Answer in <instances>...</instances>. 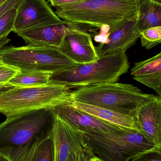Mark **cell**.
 I'll return each mask as SVG.
<instances>
[{"label": "cell", "instance_id": "6da1fadb", "mask_svg": "<svg viewBox=\"0 0 161 161\" xmlns=\"http://www.w3.org/2000/svg\"><path fill=\"white\" fill-rule=\"evenodd\" d=\"M53 109H41L7 116L0 124V155L10 161H25L35 144L50 132Z\"/></svg>", "mask_w": 161, "mask_h": 161}, {"label": "cell", "instance_id": "7a4b0ae2", "mask_svg": "<svg viewBox=\"0 0 161 161\" xmlns=\"http://www.w3.org/2000/svg\"><path fill=\"white\" fill-rule=\"evenodd\" d=\"M60 19L68 23L113 30L136 16V0H85L56 8Z\"/></svg>", "mask_w": 161, "mask_h": 161}, {"label": "cell", "instance_id": "3957f363", "mask_svg": "<svg viewBox=\"0 0 161 161\" xmlns=\"http://www.w3.org/2000/svg\"><path fill=\"white\" fill-rule=\"evenodd\" d=\"M132 84L109 82L80 87L72 92L74 101L136 117L139 109L156 97Z\"/></svg>", "mask_w": 161, "mask_h": 161}, {"label": "cell", "instance_id": "277c9868", "mask_svg": "<svg viewBox=\"0 0 161 161\" xmlns=\"http://www.w3.org/2000/svg\"><path fill=\"white\" fill-rule=\"evenodd\" d=\"M84 140L95 157L103 161H130L159 146L139 130L121 128L110 133L83 132Z\"/></svg>", "mask_w": 161, "mask_h": 161}, {"label": "cell", "instance_id": "5b68a950", "mask_svg": "<svg viewBox=\"0 0 161 161\" xmlns=\"http://www.w3.org/2000/svg\"><path fill=\"white\" fill-rule=\"evenodd\" d=\"M130 63L126 51L99 57L97 60L51 75L50 83L80 88L116 82L126 73Z\"/></svg>", "mask_w": 161, "mask_h": 161}, {"label": "cell", "instance_id": "8992f818", "mask_svg": "<svg viewBox=\"0 0 161 161\" xmlns=\"http://www.w3.org/2000/svg\"><path fill=\"white\" fill-rule=\"evenodd\" d=\"M72 92L68 86L52 83L37 87H16L0 94V113L7 117L71 104L74 101Z\"/></svg>", "mask_w": 161, "mask_h": 161}, {"label": "cell", "instance_id": "52a82bcc", "mask_svg": "<svg viewBox=\"0 0 161 161\" xmlns=\"http://www.w3.org/2000/svg\"><path fill=\"white\" fill-rule=\"evenodd\" d=\"M0 60L21 71L51 75L77 65L57 47L33 44L1 49Z\"/></svg>", "mask_w": 161, "mask_h": 161}, {"label": "cell", "instance_id": "ba28073f", "mask_svg": "<svg viewBox=\"0 0 161 161\" xmlns=\"http://www.w3.org/2000/svg\"><path fill=\"white\" fill-rule=\"evenodd\" d=\"M67 22L59 18L46 0H23L17 8L13 32L55 25Z\"/></svg>", "mask_w": 161, "mask_h": 161}, {"label": "cell", "instance_id": "9c48e42d", "mask_svg": "<svg viewBox=\"0 0 161 161\" xmlns=\"http://www.w3.org/2000/svg\"><path fill=\"white\" fill-rule=\"evenodd\" d=\"M60 52L77 64L92 62L99 58L92 36L78 25L69 23Z\"/></svg>", "mask_w": 161, "mask_h": 161}, {"label": "cell", "instance_id": "30bf717a", "mask_svg": "<svg viewBox=\"0 0 161 161\" xmlns=\"http://www.w3.org/2000/svg\"><path fill=\"white\" fill-rule=\"evenodd\" d=\"M51 136L53 147V161H68L72 152L85 143L83 132L55 113Z\"/></svg>", "mask_w": 161, "mask_h": 161}, {"label": "cell", "instance_id": "8fae6325", "mask_svg": "<svg viewBox=\"0 0 161 161\" xmlns=\"http://www.w3.org/2000/svg\"><path fill=\"white\" fill-rule=\"evenodd\" d=\"M140 34L136 15L131 19L108 31L106 39L96 47L98 56L126 51L136 43Z\"/></svg>", "mask_w": 161, "mask_h": 161}, {"label": "cell", "instance_id": "7c38bea8", "mask_svg": "<svg viewBox=\"0 0 161 161\" xmlns=\"http://www.w3.org/2000/svg\"><path fill=\"white\" fill-rule=\"evenodd\" d=\"M53 111L62 119L83 132L95 131L110 133L121 128L77 109L71 104L57 106Z\"/></svg>", "mask_w": 161, "mask_h": 161}, {"label": "cell", "instance_id": "4fadbf2b", "mask_svg": "<svg viewBox=\"0 0 161 161\" xmlns=\"http://www.w3.org/2000/svg\"><path fill=\"white\" fill-rule=\"evenodd\" d=\"M135 117L139 131L158 144L161 130V97L157 96L142 106Z\"/></svg>", "mask_w": 161, "mask_h": 161}, {"label": "cell", "instance_id": "5bb4252c", "mask_svg": "<svg viewBox=\"0 0 161 161\" xmlns=\"http://www.w3.org/2000/svg\"><path fill=\"white\" fill-rule=\"evenodd\" d=\"M69 23L28 29L17 33L26 43L59 48L66 36Z\"/></svg>", "mask_w": 161, "mask_h": 161}, {"label": "cell", "instance_id": "9a60e30c", "mask_svg": "<svg viewBox=\"0 0 161 161\" xmlns=\"http://www.w3.org/2000/svg\"><path fill=\"white\" fill-rule=\"evenodd\" d=\"M130 74L134 80L158 92L161 87V52L153 57L135 63Z\"/></svg>", "mask_w": 161, "mask_h": 161}, {"label": "cell", "instance_id": "2e32d148", "mask_svg": "<svg viewBox=\"0 0 161 161\" xmlns=\"http://www.w3.org/2000/svg\"><path fill=\"white\" fill-rule=\"evenodd\" d=\"M71 105L77 109L82 111L106 123L125 128L139 130L136 117L123 114L105 108L84 104L74 101Z\"/></svg>", "mask_w": 161, "mask_h": 161}, {"label": "cell", "instance_id": "e0dca14e", "mask_svg": "<svg viewBox=\"0 0 161 161\" xmlns=\"http://www.w3.org/2000/svg\"><path fill=\"white\" fill-rule=\"evenodd\" d=\"M136 20L140 32L161 26V3L154 0H136Z\"/></svg>", "mask_w": 161, "mask_h": 161}, {"label": "cell", "instance_id": "ac0fdd59", "mask_svg": "<svg viewBox=\"0 0 161 161\" xmlns=\"http://www.w3.org/2000/svg\"><path fill=\"white\" fill-rule=\"evenodd\" d=\"M51 76L46 73L20 70L8 82L16 87H37L49 84Z\"/></svg>", "mask_w": 161, "mask_h": 161}, {"label": "cell", "instance_id": "d6986e66", "mask_svg": "<svg viewBox=\"0 0 161 161\" xmlns=\"http://www.w3.org/2000/svg\"><path fill=\"white\" fill-rule=\"evenodd\" d=\"M25 161H53V147L51 131L36 142Z\"/></svg>", "mask_w": 161, "mask_h": 161}, {"label": "cell", "instance_id": "ffe728a7", "mask_svg": "<svg viewBox=\"0 0 161 161\" xmlns=\"http://www.w3.org/2000/svg\"><path fill=\"white\" fill-rule=\"evenodd\" d=\"M17 13V8H13L0 17V50L10 41L7 37L13 32Z\"/></svg>", "mask_w": 161, "mask_h": 161}, {"label": "cell", "instance_id": "44dd1931", "mask_svg": "<svg viewBox=\"0 0 161 161\" xmlns=\"http://www.w3.org/2000/svg\"><path fill=\"white\" fill-rule=\"evenodd\" d=\"M142 46L149 50L161 43V26L151 27L140 34Z\"/></svg>", "mask_w": 161, "mask_h": 161}, {"label": "cell", "instance_id": "7402d4cb", "mask_svg": "<svg viewBox=\"0 0 161 161\" xmlns=\"http://www.w3.org/2000/svg\"><path fill=\"white\" fill-rule=\"evenodd\" d=\"M20 71L18 68L8 65L0 60V82H8Z\"/></svg>", "mask_w": 161, "mask_h": 161}, {"label": "cell", "instance_id": "603a6c76", "mask_svg": "<svg viewBox=\"0 0 161 161\" xmlns=\"http://www.w3.org/2000/svg\"><path fill=\"white\" fill-rule=\"evenodd\" d=\"M75 161H90L95 157L86 142L80 148L75 151Z\"/></svg>", "mask_w": 161, "mask_h": 161}, {"label": "cell", "instance_id": "cb8c5ba5", "mask_svg": "<svg viewBox=\"0 0 161 161\" xmlns=\"http://www.w3.org/2000/svg\"><path fill=\"white\" fill-rule=\"evenodd\" d=\"M130 161H161V151L159 147L145 152Z\"/></svg>", "mask_w": 161, "mask_h": 161}, {"label": "cell", "instance_id": "d4e9b609", "mask_svg": "<svg viewBox=\"0 0 161 161\" xmlns=\"http://www.w3.org/2000/svg\"><path fill=\"white\" fill-rule=\"evenodd\" d=\"M52 6L57 8L62 6L74 4L84 2L85 0H48Z\"/></svg>", "mask_w": 161, "mask_h": 161}, {"label": "cell", "instance_id": "484cf974", "mask_svg": "<svg viewBox=\"0 0 161 161\" xmlns=\"http://www.w3.org/2000/svg\"><path fill=\"white\" fill-rule=\"evenodd\" d=\"M15 87H16V86L10 84L8 82H0V94Z\"/></svg>", "mask_w": 161, "mask_h": 161}, {"label": "cell", "instance_id": "4316f807", "mask_svg": "<svg viewBox=\"0 0 161 161\" xmlns=\"http://www.w3.org/2000/svg\"><path fill=\"white\" fill-rule=\"evenodd\" d=\"M78 149H79V148H78ZM76 150H77V149H76ZM76 150H75V151H76ZM75 151L72 152L68 161H75Z\"/></svg>", "mask_w": 161, "mask_h": 161}, {"label": "cell", "instance_id": "83f0119b", "mask_svg": "<svg viewBox=\"0 0 161 161\" xmlns=\"http://www.w3.org/2000/svg\"><path fill=\"white\" fill-rule=\"evenodd\" d=\"M158 144L159 146V149L161 151V130L159 136L158 141Z\"/></svg>", "mask_w": 161, "mask_h": 161}, {"label": "cell", "instance_id": "f1b7e54d", "mask_svg": "<svg viewBox=\"0 0 161 161\" xmlns=\"http://www.w3.org/2000/svg\"><path fill=\"white\" fill-rule=\"evenodd\" d=\"M0 161H10L7 159L6 158L4 157L2 155H0Z\"/></svg>", "mask_w": 161, "mask_h": 161}, {"label": "cell", "instance_id": "f546056e", "mask_svg": "<svg viewBox=\"0 0 161 161\" xmlns=\"http://www.w3.org/2000/svg\"><path fill=\"white\" fill-rule=\"evenodd\" d=\"M90 161H103L100 160V159L98 158H96V157H94L92 158L91 159Z\"/></svg>", "mask_w": 161, "mask_h": 161}, {"label": "cell", "instance_id": "4dcf8cb0", "mask_svg": "<svg viewBox=\"0 0 161 161\" xmlns=\"http://www.w3.org/2000/svg\"><path fill=\"white\" fill-rule=\"evenodd\" d=\"M158 93V94L159 95V96L160 97H161V87L160 88V89H159L158 91L157 92Z\"/></svg>", "mask_w": 161, "mask_h": 161}, {"label": "cell", "instance_id": "1f68e13d", "mask_svg": "<svg viewBox=\"0 0 161 161\" xmlns=\"http://www.w3.org/2000/svg\"><path fill=\"white\" fill-rule=\"evenodd\" d=\"M6 0H0V6L4 3V2H5Z\"/></svg>", "mask_w": 161, "mask_h": 161}, {"label": "cell", "instance_id": "d6a6232c", "mask_svg": "<svg viewBox=\"0 0 161 161\" xmlns=\"http://www.w3.org/2000/svg\"><path fill=\"white\" fill-rule=\"evenodd\" d=\"M154 1H156L157 2H159V3H161V0H154Z\"/></svg>", "mask_w": 161, "mask_h": 161}]
</instances>
